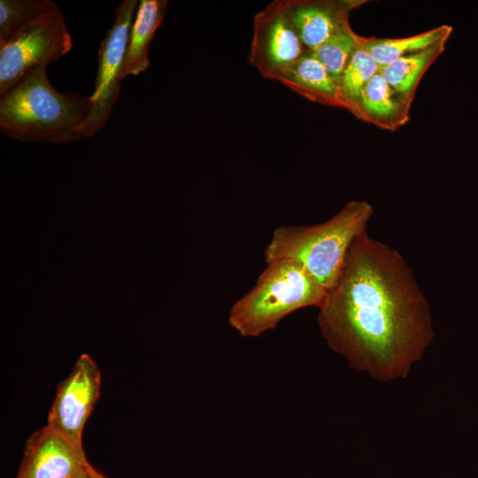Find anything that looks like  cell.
<instances>
[{
  "mask_svg": "<svg viewBox=\"0 0 478 478\" xmlns=\"http://www.w3.org/2000/svg\"><path fill=\"white\" fill-rule=\"evenodd\" d=\"M317 322L331 350L382 382L405 377L434 337L431 309L412 268L367 231L351 244Z\"/></svg>",
  "mask_w": 478,
  "mask_h": 478,
  "instance_id": "1",
  "label": "cell"
},
{
  "mask_svg": "<svg viewBox=\"0 0 478 478\" xmlns=\"http://www.w3.org/2000/svg\"><path fill=\"white\" fill-rule=\"evenodd\" d=\"M92 109L89 97L57 90L46 67L35 66L0 96V132L23 143H69L83 138Z\"/></svg>",
  "mask_w": 478,
  "mask_h": 478,
  "instance_id": "2",
  "label": "cell"
},
{
  "mask_svg": "<svg viewBox=\"0 0 478 478\" xmlns=\"http://www.w3.org/2000/svg\"><path fill=\"white\" fill-rule=\"evenodd\" d=\"M374 212L369 202L351 200L322 223L280 226L265 249V261L297 260L328 291L341 275L351 244L366 231Z\"/></svg>",
  "mask_w": 478,
  "mask_h": 478,
  "instance_id": "3",
  "label": "cell"
},
{
  "mask_svg": "<svg viewBox=\"0 0 478 478\" xmlns=\"http://www.w3.org/2000/svg\"><path fill=\"white\" fill-rule=\"evenodd\" d=\"M325 289L297 260L266 263L255 285L230 308L228 323L243 337H257L274 328L289 314L320 307Z\"/></svg>",
  "mask_w": 478,
  "mask_h": 478,
  "instance_id": "4",
  "label": "cell"
},
{
  "mask_svg": "<svg viewBox=\"0 0 478 478\" xmlns=\"http://www.w3.org/2000/svg\"><path fill=\"white\" fill-rule=\"evenodd\" d=\"M73 47L60 10L33 20L0 42V96L35 66L47 67Z\"/></svg>",
  "mask_w": 478,
  "mask_h": 478,
  "instance_id": "5",
  "label": "cell"
},
{
  "mask_svg": "<svg viewBox=\"0 0 478 478\" xmlns=\"http://www.w3.org/2000/svg\"><path fill=\"white\" fill-rule=\"evenodd\" d=\"M138 5L137 0H124L117 7L114 22L100 42L95 89L89 96L93 109L81 129L83 138H92L104 127L118 98L128 35Z\"/></svg>",
  "mask_w": 478,
  "mask_h": 478,
  "instance_id": "6",
  "label": "cell"
},
{
  "mask_svg": "<svg viewBox=\"0 0 478 478\" xmlns=\"http://www.w3.org/2000/svg\"><path fill=\"white\" fill-rule=\"evenodd\" d=\"M309 50L300 40L286 0H274L253 19L249 63L266 79L280 77Z\"/></svg>",
  "mask_w": 478,
  "mask_h": 478,
  "instance_id": "7",
  "label": "cell"
},
{
  "mask_svg": "<svg viewBox=\"0 0 478 478\" xmlns=\"http://www.w3.org/2000/svg\"><path fill=\"white\" fill-rule=\"evenodd\" d=\"M101 373L87 353L76 360L57 388L47 425L73 443L82 445L84 425L100 395Z\"/></svg>",
  "mask_w": 478,
  "mask_h": 478,
  "instance_id": "8",
  "label": "cell"
},
{
  "mask_svg": "<svg viewBox=\"0 0 478 478\" xmlns=\"http://www.w3.org/2000/svg\"><path fill=\"white\" fill-rule=\"evenodd\" d=\"M90 465L82 445L46 425L27 440L16 478H78Z\"/></svg>",
  "mask_w": 478,
  "mask_h": 478,
  "instance_id": "9",
  "label": "cell"
},
{
  "mask_svg": "<svg viewBox=\"0 0 478 478\" xmlns=\"http://www.w3.org/2000/svg\"><path fill=\"white\" fill-rule=\"evenodd\" d=\"M290 20L307 50L312 52L350 25L351 12L365 0H286Z\"/></svg>",
  "mask_w": 478,
  "mask_h": 478,
  "instance_id": "10",
  "label": "cell"
},
{
  "mask_svg": "<svg viewBox=\"0 0 478 478\" xmlns=\"http://www.w3.org/2000/svg\"><path fill=\"white\" fill-rule=\"evenodd\" d=\"M411 106L379 72L363 89L352 114L381 129L394 132L409 121Z\"/></svg>",
  "mask_w": 478,
  "mask_h": 478,
  "instance_id": "11",
  "label": "cell"
},
{
  "mask_svg": "<svg viewBox=\"0 0 478 478\" xmlns=\"http://www.w3.org/2000/svg\"><path fill=\"white\" fill-rule=\"evenodd\" d=\"M166 0H141L132 23L124 58L122 79L139 75L150 66L149 48L164 20Z\"/></svg>",
  "mask_w": 478,
  "mask_h": 478,
  "instance_id": "12",
  "label": "cell"
},
{
  "mask_svg": "<svg viewBox=\"0 0 478 478\" xmlns=\"http://www.w3.org/2000/svg\"><path fill=\"white\" fill-rule=\"evenodd\" d=\"M278 81L312 102L338 107L337 85L311 51L292 65Z\"/></svg>",
  "mask_w": 478,
  "mask_h": 478,
  "instance_id": "13",
  "label": "cell"
},
{
  "mask_svg": "<svg viewBox=\"0 0 478 478\" xmlns=\"http://www.w3.org/2000/svg\"><path fill=\"white\" fill-rule=\"evenodd\" d=\"M452 27L441 25L425 32L401 38L364 37V42L380 69L399 58L445 44Z\"/></svg>",
  "mask_w": 478,
  "mask_h": 478,
  "instance_id": "14",
  "label": "cell"
},
{
  "mask_svg": "<svg viewBox=\"0 0 478 478\" xmlns=\"http://www.w3.org/2000/svg\"><path fill=\"white\" fill-rule=\"evenodd\" d=\"M445 50V44L399 58L380 69L389 85L412 105L420 80Z\"/></svg>",
  "mask_w": 478,
  "mask_h": 478,
  "instance_id": "15",
  "label": "cell"
},
{
  "mask_svg": "<svg viewBox=\"0 0 478 478\" xmlns=\"http://www.w3.org/2000/svg\"><path fill=\"white\" fill-rule=\"evenodd\" d=\"M379 72L378 64L365 45L364 36H360L357 47L337 81L338 107L344 108L352 113L363 89Z\"/></svg>",
  "mask_w": 478,
  "mask_h": 478,
  "instance_id": "16",
  "label": "cell"
},
{
  "mask_svg": "<svg viewBox=\"0 0 478 478\" xmlns=\"http://www.w3.org/2000/svg\"><path fill=\"white\" fill-rule=\"evenodd\" d=\"M58 9L50 0H0V42L24 25Z\"/></svg>",
  "mask_w": 478,
  "mask_h": 478,
  "instance_id": "17",
  "label": "cell"
},
{
  "mask_svg": "<svg viewBox=\"0 0 478 478\" xmlns=\"http://www.w3.org/2000/svg\"><path fill=\"white\" fill-rule=\"evenodd\" d=\"M359 38L360 35H357L348 25L312 51L336 85L344 66L359 42Z\"/></svg>",
  "mask_w": 478,
  "mask_h": 478,
  "instance_id": "18",
  "label": "cell"
},
{
  "mask_svg": "<svg viewBox=\"0 0 478 478\" xmlns=\"http://www.w3.org/2000/svg\"><path fill=\"white\" fill-rule=\"evenodd\" d=\"M89 473L91 478H108L90 465Z\"/></svg>",
  "mask_w": 478,
  "mask_h": 478,
  "instance_id": "19",
  "label": "cell"
},
{
  "mask_svg": "<svg viewBox=\"0 0 478 478\" xmlns=\"http://www.w3.org/2000/svg\"><path fill=\"white\" fill-rule=\"evenodd\" d=\"M78 478H91V477H90L89 473V474L81 476V477H78Z\"/></svg>",
  "mask_w": 478,
  "mask_h": 478,
  "instance_id": "20",
  "label": "cell"
}]
</instances>
